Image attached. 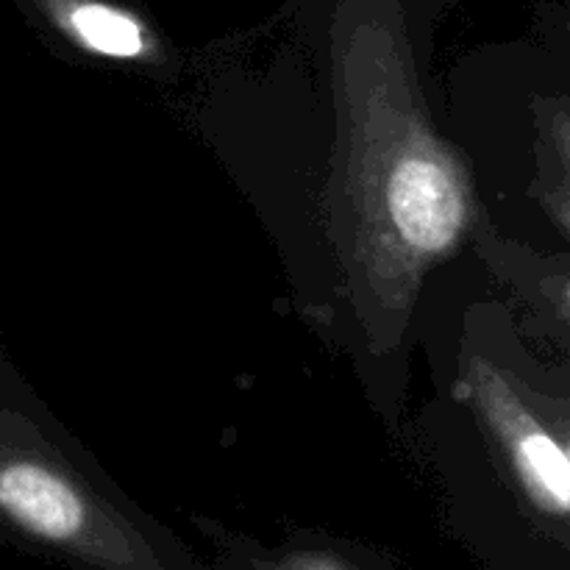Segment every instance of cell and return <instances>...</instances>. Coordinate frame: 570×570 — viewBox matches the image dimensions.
Returning <instances> with one entry per match:
<instances>
[{"label":"cell","instance_id":"obj_1","mask_svg":"<svg viewBox=\"0 0 570 570\" xmlns=\"http://www.w3.org/2000/svg\"><path fill=\"white\" fill-rule=\"evenodd\" d=\"M387 209L404 243L426 254L449 248L465 223L460 181L429 154H412L395 165L387 184Z\"/></svg>","mask_w":570,"mask_h":570},{"label":"cell","instance_id":"obj_6","mask_svg":"<svg viewBox=\"0 0 570 570\" xmlns=\"http://www.w3.org/2000/svg\"><path fill=\"white\" fill-rule=\"evenodd\" d=\"M560 217L568 223V228H570V193L560 200Z\"/></svg>","mask_w":570,"mask_h":570},{"label":"cell","instance_id":"obj_5","mask_svg":"<svg viewBox=\"0 0 570 570\" xmlns=\"http://www.w3.org/2000/svg\"><path fill=\"white\" fill-rule=\"evenodd\" d=\"M557 139H560L562 154H566L570 161V117H562V120L557 122Z\"/></svg>","mask_w":570,"mask_h":570},{"label":"cell","instance_id":"obj_4","mask_svg":"<svg viewBox=\"0 0 570 570\" xmlns=\"http://www.w3.org/2000/svg\"><path fill=\"white\" fill-rule=\"evenodd\" d=\"M65 20L83 45L106 56H137L145 45L137 22L111 6L72 3Z\"/></svg>","mask_w":570,"mask_h":570},{"label":"cell","instance_id":"obj_2","mask_svg":"<svg viewBox=\"0 0 570 570\" xmlns=\"http://www.w3.org/2000/svg\"><path fill=\"white\" fill-rule=\"evenodd\" d=\"M0 515L50 543L78 538L87 523L81 495L53 471L33 462L0 468Z\"/></svg>","mask_w":570,"mask_h":570},{"label":"cell","instance_id":"obj_3","mask_svg":"<svg viewBox=\"0 0 570 570\" xmlns=\"http://www.w3.org/2000/svg\"><path fill=\"white\" fill-rule=\"evenodd\" d=\"M515 449L538 493L557 510L570 512V454L538 426H523L518 432Z\"/></svg>","mask_w":570,"mask_h":570}]
</instances>
